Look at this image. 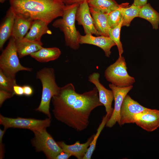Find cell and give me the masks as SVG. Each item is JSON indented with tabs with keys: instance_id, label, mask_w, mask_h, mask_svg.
Wrapping results in <instances>:
<instances>
[{
	"instance_id": "cell-1",
	"label": "cell",
	"mask_w": 159,
	"mask_h": 159,
	"mask_svg": "<svg viewBox=\"0 0 159 159\" xmlns=\"http://www.w3.org/2000/svg\"><path fill=\"white\" fill-rule=\"evenodd\" d=\"M52 112L55 118L78 131L88 126L92 112L103 105L99 100L97 88L82 94L77 92L72 83L60 87L52 98Z\"/></svg>"
},
{
	"instance_id": "cell-2",
	"label": "cell",
	"mask_w": 159,
	"mask_h": 159,
	"mask_svg": "<svg viewBox=\"0 0 159 159\" xmlns=\"http://www.w3.org/2000/svg\"><path fill=\"white\" fill-rule=\"evenodd\" d=\"M10 8L16 14L48 24L62 16L65 5L61 0H10Z\"/></svg>"
},
{
	"instance_id": "cell-3",
	"label": "cell",
	"mask_w": 159,
	"mask_h": 159,
	"mask_svg": "<svg viewBox=\"0 0 159 159\" xmlns=\"http://www.w3.org/2000/svg\"><path fill=\"white\" fill-rule=\"evenodd\" d=\"M79 4L65 5L61 18L55 20L52 24L63 33L66 45L74 50L80 46L81 36L75 26V15Z\"/></svg>"
},
{
	"instance_id": "cell-4",
	"label": "cell",
	"mask_w": 159,
	"mask_h": 159,
	"mask_svg": "<svg viewBox=\"0 0 159 159\" xmlns=\"http://www.w3.org/2000/svg\"><path fill=\"white\" fill-rule=\"evenodd\" d=\"M36 77L40 80L42 89L40 104L35 110L43 113L51 118L50 101L60 88L56 83L54 70L52 68H44L37 72Z\"/></svg>"
},
{
	"instance_id": "cell-5",
	"label": "cell",
	"mask_w": 159,
	"mask_h": 159,
	"mask_svg": "<svg viewBox=\"0 0 159 159\" xmlns=\"http://www.w3.org/2000/svg\"><path fill=\"white\" fill-rule=\"evenodd\" d=\"M16 50L15 40L11 37L0 56V69L7 76L15 78L16 74L20 71H31L32 69L21 65Z\"/></svg>"
},
{
	"instance_id": "cell-6",
	"label": "cell",
	"mask_w": 159,
	"mask_h": 159,
	"mask_svg": "<svg viewBox=\"0 0 159 159\" xmlns=\"http://www.w3.org/2000/svg\"><path fill=\"white\" fill-rule=\"evenodd\" d=\"M127 69L125 59L119 56L115 63L106 69L105 77L107 81L118 87L131 85L135 83V79L129 75Z\"/></svg>"
},
{
	"instance_id": "cell-7",
	"label": "cell",
	"mask_w": 159,
	"mask_h": 159,
	"mask_svg": "<svg viewBox=\"0 0 159 159\" xmlns=\"http://www.w3.org/2000/svg\"><path fill=\"white\" fill-rule=\"evenodd\" d=\"M34 137L31 142L37 152H43L49 159H55L63 150L46 129L33 132Z\"/></svg>"
},
{
	"instance_id": "cell-8",
	"label": "cell",
	"mask_w": 159,
	"mask_h": 159,
	"mask_svg": "<svg viewBox=\"0 0 159 159\" xmlns=\"http://www.w3.org/2000/svg\"><path fill=\"white\" fill-rule=\"evenodd\" d=\"M50 119L48 117L41 120L19 117L12 118L5 117L0 114V124L6 130L9 128H22L29 130L34 132L46 129L50 126L51 123Z\"/></svg>"
},
{
	"instance_id": "cell-9",
	"label": "cell",
	"mask_w": 159,
	"mask_h": 159,
	"mask_svg": "<svg viewBox=\"0 0 159 159\" xmlns=\"http://www.w3.org/2000/svg\"><path fill=\"white\" fill-rule=\"evenodd\" d=\"M109 86L113 92L115 103L112 114L106 125L108 127H111L117 122L119 123L120 112L123 100L128 93L132 89L133 86L119 87L111 83L109 84Z\"/></svg>"
},
{
	"instance_id": "cell-10",
	"label": "cell",
	"mask_w": 159,
	"mask_h": 159,
	"mask_svg": "<svg viewBox=\"0 0 159 159\" xmlns=\"http://www.w3.org/2000/svg\"><path fill=\"white\" fill-rule=\"evenodd\" d=\"M134 123L148 132H151L159 127V110L146 108L135 114Z\"/></svg>"
},
{
	"instance_id": "cell-11",
	"label": "cell",
	"mask_w": 159,
	"mask_h": 159,
	"mask_svg": "<svg viewBox=\"0 0 159 159\" xmlns=\"http://www.w3.org/2000/svg\"><path fill=\"white\" fill-rule=\"evenodd\" d=\"M146 108L127 95L121 107L119 124L121 125L126 123H134L135 115Z\"/></svg>"
},
{
	"instance_id": "cell-12",
	"label": "cell",
	"mask_w": 159,
	"mask_h": 159,
	"mask_svg": "<svg viewBox=\"0 0 159 159\" xmlns=\"http://www.w3.org/2000/svg\"><path fill=\"white\" fill-rule=\"evenodd\" d=\"M75 20L79 25L82 26L85 34L100 35L95 27L87 1L79 4L76 13Z\"/></svg>"
},
{
	"instance_id": "cell-13",
	"label": "cell",
	"mask_w": 159,
	"mask_h": 159,
	"mask_svg": "<svg viewBox=\"0 0 159 159\" xmlns=\"http://www.w3.org/2000/svg\"><path fill=\"white\" fill-rule=\"evenodd\" d=\"M100 74L97 72H93L88 77V80L93 84L97 88L98 93L100 102L104 105L107 114L110 117L113 109L112 104L114 99L113 92L112 90L106 88L99 81Z\"/></svg>"
},
{
	"instance_id": "cell-14",
	"label": "cell",
	"mask_w": 159,
	"mask_h": 159,
	"mask_svg": "<svg viewBox=\"0 0 159 159\" xmlns=\"http://www.w3.org/2000/svg\"><path fill=\"white\" fill-rule=\"evenodd\" d=\"M80 43L92 44L98 47L104 51L105 56L107 57H109L111 54L110 49L112 47L116 45L109 37L101 35L94 36L91 34L81 35Z\"/></svg>"
},
{
	"instance_id": "cell-15",
	"label": "cell",
	"mask_w": 159,
	"mask_h": 159,
	"mask_svg": "<svg viewBox=\"0 0 159 159\" xmlns=\"http://www.w3.org/2000/svg\"><path fill=\"white\" fill-rule=\"evenodd\" d=\"M15 15L11 37L16 40L24 37L30 29L33 20L21 14Z\"/></svg>"
},
{
	"instance_id": "cell-16",
	"label": "cell",
	"mask_w": 159,
	"mask_h": 159,
	"mask_svg": "<svg viewBox=\"0 0 159 159\" xmlns=\"http://www.w3.org/2000/svg\"><path fill=\"white\" fill-rule=\"evenodd\" d=\"M95 134L90 137L87 142L84 143H80V141H77L71 145L67 144L63 141L57 142L62 150L76 157L78 159H83L85 155L93 138Z\"/></svg>"
},
{
	"instance_id": "cell-17",
	"label": "cell",
	"mask_w": 159,
	"mask_h": 159,
	"mask_svg": "<svg viewBox=\"0 0 159 159\" xmlns=\"http://www.w3.org/2000/svg\"><path fill=\"white\" fill-rule=\"evenodd\" d=\"M15 44L20 58L30 55L42 47V43L41 41L32 40L25 37L15 40Z\"/></svg>"
},
{
	"instance_id": "cell-18",
	"label": "cell",
	"mask_w": 159,
	"mask_h": 159,
	"mask_svg": "<svg viewBox=\"0 0 159 159\" xmlns=\"http://www.w3.org/2000/svg\"><path fill=\"white\" fill-rule=\"evenodd\" d=\"M90 10L95 28L100 35L109 37L110 28L107 21L109 14L104 13L92 7H90Z\"/></svg>"
},
{
	"instance_id": "cell-19",
	"label": "cell",
	"mask_w": 159,
	"mask_h": 159,
	"mask_svg": "<svg viewBox=\"0 0 159 159\" xmlns=\"http://www.w3.org/2000/svg\"><path fill=\"white\" fill-rule=\"evenodd\" d=\"M15 14L10 8L7 11L0 27V49L2 50L7 39L11 36Z\"/></svg>"
},
{
	"instance_id": "cell-20",
	"label": "cell",
	"mask_w": 159,
	"mask_h": 159,
	"mask_svg": "<svg viewBox=\"0 0 159 159\" xmlns=\"http://www.w3.org/2000/svg\"><path fill=\"white\" fill-rule=\"evenodd\" d=\"M48 24L40 20H33L29 31L24 37L32 40L41 41V38L43 35L52 34L48 27Z\"/></svg>"
},
{
	"instance_id": "cell-21",
	"label": "cell",
	"mask_w": 159,
	"mask_h": 159,
	"mask_svg": "<svg viewBox=\"0 0 159 159\" xmlns=\"http://www.w3.org/2000/svg\"><path fill=\"white\" fill-rule=\"evenodd\" d=\"M61 54V51L58 48L42 47L37 51L31 54L30 56L39 62H46L56 59Z\"/></svg>"
},
{
	"instance_id": "cell-22",
	"label": "cell",
	"mask_w": 159,
	"mask_h": 159,
	"mask_svg": "<svg viewBox=\"0 0 159 159\" xmlns=\"http://www.w3.org/2000/svg\"><path fill=\"white\" fill-rule=\"evenodd\" d=\"M138 17L143 18L149 21L153 28L158 29L159 25V13L155 10L149 3L141 7Z\"/></svg>"
},
{
	"instance_id": "cell-23",
	"label": "cell",
	"mask_w": 159,
	"mask_h": 159,
	"mask_svg": "<svg viewBox=\"0 0 159 159\" xmlns=\"http://www.w3.org/2000/svg\"><path fill=\"white\" fill-rule=\"evenodd\" d=\"M87 1L89 7L107 14L118 9L121 5L114 0H88Z\"/></svg>"
},
{
	"instance_id": "cell-24",
	"label": "cell",
	"mask_w": 159,
	"mask_h": 159,
	"mask_svg": "<svg viewBox=\"0 0 159 159\" xmlns=\"http://www.w3.org/2000/svg\"><path fill=\"white\" fill-rule=\"evenodd\" d=\"M141 8L133 4L130 7H127L121 5L119 9L123 17L122 26H130L132 20L135 17H138Z\"/></svg>"
},
{
	"instance_id": "cell-25",
	"label": "cell",
	"mask_w": 159,
	"mask_h": 159,
	"mask_svg": "<svg viewBox=\"0 0 159 159\" xmlns=\"http://www.w3.org/2000/svg\"><path fill=\"white\" fill-rule=\"evenodd\" d=\"M110 117L107 114L103 117L101 124L97 129V132L96 134H95L93 139L83 159L91 158L92 155L95 148L97 138Z\"/></svg>"
},
{
	"instance_id": "cell-26",
	"label": "cell",
	"mask_w": 159,
	"mask_h": 159,
	"mask_svg": "<svg viewBox=\"0 0 159 159\" xmlns=\"http://www.w3.org/2000/svg\"><path fill=\"white\" fill-rule=\"evenodd\" d=\"M123 22V19L117 26L114 28L110 29L109 32V37L117 46L119 56H122L123 52L122 44L120 40V31Z\"/></svg>"
},
{
	"instance_id": "cell-27",
	"label": "cell",
	"mask_w": 159,
	"mask_h": 159,
	"mask_svg": "<svg viewBox=\"0 0 159 159\" xmlns=\"http://www.w3.org/2000/svg\"><path fill=\"white\" fill-rule=\"evenodd\" d=\"M16 84L15 78L9 77L6 76L0 69V88L14 94L13 87Z\"/></svg>"
},
{
	"instance_id": "cell-28",
	"label": "cell",
	"mask_w": 159,
	"mask_h": 159,
	"mask_svg": "<svg viewBox=\"0 0 159 159\" xmlns=\"http://www.w3.org/2000/svg\"><path fill=\"white\" fill-rule=\"evenodd\" d=\"M122 19V16L119 8L109 14L107 21L110 29L114 28L117 26Z\"/></svg>"
},
{
	"instance_id": "cell-29",
	"label": "cell",
	"mask_w": 159,
	"mask_h": 159,
	"mask_svg": "<svg viewBox=\"0 0 159 159\" xmlns=\"http://www.w3.org/2000/svg\"><path fill=\"white\" fill-rule=\"evenodd\" d=\"M14 95L6 90H0V106H1L4 102L7 99L12 97Z\"/></svg>"
},
{
	"instance_id": "cell-30",
	"label": "cell",
	"mask_w": 159,
	"mask_h": 159,
	"mask_svg": "<svg viewBox=\"0 0 159 159\" xmlns=\"http://www.w3.org/2000/svg\"><path fill=\"white\" fill-rule=\"evenodd\" d=\"M6 130L0 129V158H4V146L2 143V139Z\"/></svg>"
},
{
	"instance_id": "cell-31",
	"label": "cell",
	"mask_w": 159,
	"mask_h": 159,
	"mask_svg": "<svg viewBox=\"0 0 159 159\" xmlns=\"http://www.w3.org/2000/svg\"><path fill=\"white\" fill-rule=\"evenodd\" d=\"M13 91L14 95H17L22 96L24 95L23 86L18 85L17 84L13 87Z\"/></svg>"
},
{
	"instance_id": "cell-32",
	"label": "cell",
	"mask_w": 159,
	"mask_h": 159,
	"mask_svg": "<svg viewBox=\"0 0 159 159\" xmlns=\"http://www.w3.org/2000/svg\"><path fill=\"white\" fill-rule=\"evenodd\" d=\"M23 87L24 95L26 96H30L33 94V90L31 86L28 85H24Z\"/></svg>"
},
{
	"instance_id": "cell-33",
	"label": "cell",
	"mask_w": 159,
	"mask_h": 159,
	"mask_svg": "<svg viewBox=\"0 0 159 159\" xmlns=\"http://www.w3.org/2000/svg\"><path fill=\"white\" fill-rule=\"evenodd\" d=\"M71 156L69 153L63 151L56 156L55 159H68Z\"/></svg>"
},
{
	"instance_id": "cell-34",
	"label": "cell",
	"mask_w": 159,
	"mask_h": 159,
	"mask_svg": "<svg viewBox=\"0 0 159 159\" xmlns=\"http://www.w3.org/2000/svg\"><path fill=\"white\" fill-rule=\"evenodd\" d=\"M65 5H69L73 4H79L85 1L88 0H61Z\"/></svg>"
},
{
	"instance_id": "cell-35",
	"label": "cell",
	"mask_w": 159,
	"mask_h": 159,
	"mask_svg": "<svg viewBox=\"0 0 159 159\" xmlns=\"http://www.w3.org/2000/svg\"><path fill=\"white\" fill-rule=\"evenodd\" d=\"M148 0H134L132 4L135 6L141 7L147 4Z\"/></svg>"
},
{
	"instance_id": "cell-36",
	"label": "cell",
	"mask_w": 159,
	"mask_h": 159,
	"mask_svg": "<svg viewBox=\"0 0 159 159\" xmlns=\"http://www.w3.org/2000/svg\"><path fill=\"white\" fill-rule=\"evenodd\" d=\"M7 0H0V2L1 3H4L5 1Z\"/></svg>"
}]
</instances>
